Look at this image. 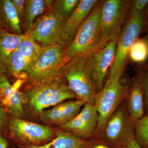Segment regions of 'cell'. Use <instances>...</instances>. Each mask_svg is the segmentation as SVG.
<instances>
[{
	"label": "cell",
	"mask_w": 148,
	"mask_h": 148,
	"mask_svg": "<svg viewBox=\"0 0 148 148\" xmlns=\"http://www.w3.org/2000/svg\"><path fill=\"white\" fill-rule=\"evenodd\" d=\"M64 49L58 44L45 48L24 81L25 86L62 75L68 63L64 56Z\"/></svg>",
	"instance_id": "obj_9"
},
{
	"label": "cell",
	"mask_w": 148,
	"mask_h": 148,
	"mask_svg": "<svg viewBox=\"0 0 148 148\" xmlns=\"http://www.w3.org/2000/svg\"><path fill=\"white\" fill-rule=\"evenodd\" d=\"M116 148H142L135 141V137L130 139L127 143Z\"/></svg>",
	"instance_id": "obj_31"
},
{
	"label": "cell",
	"mask_w": 148,
	"mask_h": 148,
	"mask_svg": "<svg viewBox=\"0 0 148 148\" xmlns=\"http://www.w3.org/2000/svg\"><path fill=\"white\" fill-rule=\"evenodd\" d=\"M98 122L99 115L94 104L86 103L73 119L56 127L82 140H88L94 136Z\"/></svg>",
	"instance_id": "obj_10"
},
{
	"label": "cell",
	"mask_w": 148,
	"mask_h": 148,
	"mask_svg": "<svg viewBox=\"0 0 148 148\" xmlns=\"http://www.w3.org/2000/svg\"><path fill=\"white\" fill-rule=\"evenodd\" d=\"M134 137L142 148H148V114L134 121Z\"/></svg>",
	"instance_id": "obj_25"
},
{
	"label": "cell",
	"mask_w": 148,
	"mask_h": 148,
	"mask_svg": "<svg viewBox=\"0 0 148 148\" xmlns=\"http://www.w3.org/2000/svg\"><path fill=\"white\" fill-rule=\"evenodd\" d=\"M148 5V0H134L131 1L129 12H142Z\"/></svg>",
	"instance_id": "obj_27"
},
{
	"label": "cell",
	"mask_w": 148,
	"mask_h": 148,
	"mask_svg": "<svg viewBox=\"0 0 148 148\" xmlns=\"http://www.w3.org/2000/svg\"><path fill=\"white\" fill-rule=\"evenodd\" d=\"M52 0H26L23 17L26 33H30L36 18L50 10Z\"/></svg>",
	"instance_id": "obj_20"
},
{
	"label": "cell",
	"mask_w": 148,
	"mask_h": 148,
	"mask_svg": "<svg viewBox=\"0 0 148 148\" xmlns=\"http://www.w3.org/2000/svg\"><path fill=\"white\" fill-rule=\"evenodd\" d=\"M31 70L26 59L15 49L9 59L6 74L21 80L24 82Z\"/></svg>",
	"instance_id": "obj_22"
},
{
	"label": "cell",
	"mask_w": 148,
	"mask_h": 148,
	"mask_svg": "<svg viewBox=\"0 0 148 148\" xmlns=\"http://www.w3.org/2000/svg\"><path fill=\"white\" fill-rule=\"evenodd\" d=\"M137 76L141 80L144 86L145 114H148V69H140Z\"/></svg>",
	"instance_id": "obj_26"
},
{
	"label": "cell",
	"mask_w": 148,
	"mask_h": 148,
	"mask_svg": "<svg viewBox=\"0 0 148 148\" xmlns=\"http://www.w3.org/2000/svg\"><path fill=\"white\" fill-rule=\"evenodd\" d=\"M121 76H109L103 88L95 95L94 105L99 115V122L93 138L99 136L109 118L125 100L130 81L123 84Z\"/></svg>",
	"instance_id": "obj_5"
},
{
	"label": "cell",
	"mask_w": 148,
	"mask_h": 148,
	"mask_svg": "<svg viewBox=\"0 0 148 148\" xmlns=\"http://www.w3.org/2000/svg\"><path fill=\"white\" fill-rule=\"evenodd\" d=\"M25 105L23 92L10 84L6 74L0 73V106L9 117L25 119Z\"/></svg>",
	"instance_id": "obj_12"
},
{
	"label": "cell",
	"mask_w": 148,
	"mask_h": 148,
	"mask_svg": "<svg viewBox=\"0 0 148 148\" xmlns=\"http://www.w3.org/2000/svg\"><path fill=\"white\" fill-rule=\"evenodd\" d=\"M26 34V38L18 44L16 49L26 59L32 70L45 48L37 43L31 33Z\"/></svg>",
	"instance_id": "obj_21"
},
{
	"label": "cell",
	"mask_w": 148,
	"mask_h": 148,
	"mask_svg": "<svg viewBox=\"0 0 148 148\" xmlns=\"http://www.w3.org/2000/svg\"><path fill=\"white\" fill-rule=\"evenodd\" d=\"M56 137L46 144L39 146H17L18 148H86L90 140H82L65 132L56 127H53Z\"/></svg>",
	"instance_id": "obj_17"
},
{
	"label": "cell",
	"mask_w": 148,
	"mask_h": 148,
	"mask_svg": "<svg viewBox=\"0 0 148 148\" xmlns=\"http://www.w3.org/2000/svg\"><path fill=\"white\" fill-rule=\"evenodd\" d=\"M86 148H116L99 138H93Z\"/></svg>",
	"instance_id": "obj_28"
},
{
	"label": "cell",
	"mask_w": 148,
	"mask_h": 148,
	"mask_svg": "<svg viewBox=\"0 0 148 148\" xmlns=\"http://www.w3.org/2000/svg\"><path fill=\"white\" fill-rule=\"evenodd\" d=\"M0 28L11 34L23 35L21 20L11 0H0Z\"/></svg>",
	"instance_id": "obj_18"
},
{
	"label": "cell",
	"mask_w": 148,
	"mask_h": 148,
	"mask_svg": "<svg viewBox=\"0 0 148 148\" xmlns=\"http://www.w3.org/2000/svg\"><path fill=\"white\" fill-rule=\"evenodd\" d=\"M103 1L96 4L72 42L64 49V55L67 62L74 57L87 56L98 49L101 40L100 15Z\"/></svg>",
	"instance_id": "obj_2"
},
{
	"label": "cell",
	"mask_w": 148,
	"mask_h": 148,
	"mask_svg": "<svg viewBox=\"0 0 148 148\" xmlns=\"http://www.w3.org/2000/svg\"><path fill=\"white\" fill-rule=\"evenodd\" d=\"M128 57L133 63L142 64L148 59V44L144 38H138L130 49Z\"/></svg>",
	"instance_id": "obj_24"
},
{
	"label": "cell",
	"mask_w": 148,
	"mask_h": 148,
	"mask_svg": "<svg viewBox=\"0 0 148 148\" xmlns=\"http://www.w3.org/2000/svg\"><path fill=\"white\" fill-rule=\"evenodd\" d=\"M63 21L51 11L35 20L30 33L44 48L58 44Z\"/></svg>",
	"instance_id": "obj_13"
},
{
	"label": "cell",
	"mask_w": 148,
	"mask_h": 148,
	"mask_svg": "<svg viewBox=\"0 0 148 148\" xmlns=\"http://www.w3.org/2000/svg\"><path fill=\"white\" fill-rule=\"evenodd\" d=\"M20 20L22 19L25 12V0H11Z\"/></svg>",
	"instance_id": "obj_29"
},
{
	"label": "cell",
	"mask_w": 148,
	"mask_h": 148,
	"mask_svg": "<svg viewBox=\"0 0 148 148\" xmlns=\"http://www.w3.org/2000/svg\"><path fill=\"white\" fill-rule=\"evenodd\" d=\"M145 21L144 11L129 12L117 42L115 56L109 76L122 75L127 63L130 49L138 38L144 27Z\"/></svg>",
	"instance_id": "obj_6"
},
{
	"label": "cell",
	"mask_w": 148,
	"mask_h": 148,
	"mask_svg": "<svg viewBox=\"0 0 148 148\" xmlns=\"http://www.w3.org/2000/svg\"><path fill=\"white\" fill-rule=\"evenodd\" d=\"M68 86L78 100L94 104L95 91L87 56L72 58L65 65L62 73Z\"/></svg>",
	"instance_id": "obj_3"
},
{
	"label": "cell",
	"mask_w": 148,
	"mask_h": 148,
	"mask_svg": "<svg viewBox=\"0 0 148 148\" xmlns=\"http://www.w3.org/2000/svg\"><path fill=\"white\" fill-rule=\"evenodd\" d=\"M134 137V121L130 116L125 100L109 118L97 138L116 148Z\"/></svg>",
	"instance_id": "obj_8"
},
{
	"label": "cell",
	"mask_w": 148,
	"mask_h": 148,
	"mask_svg": "<svg viewBox=\"0 0 148 148\" xmlns=\"http://www.w3.org/2000/svg\"><path fill=\"white\" fill-rule=\"evenodd\" d=\"M8 142L3 136L1 132H0V148H8Z\"/></svg>",
	"instance_id": "obj_32"
},
{
	"label": "cell",
	"mask_w": 148,
	"mask_h": 148,
	"mask_svg": "<svg viewBox=\"0 0 148 148\" xmlns=\"http://www.w3.org/2000/svg\"><path fill=\"white\" fill-rule=\"evenodd\" d=\"M117 41L107 44L104 47L92 51L87 56L92 82L96 93L103 88L109 68L112 65Z\"/></svg>",
	"instance_id": "obj_11"
},
{
	"label": "cell",
	"mask_w": 148,
	"mask_h": 148,
	"mask_svg": "<svg viewBox=\"0 0 148 148\" xmlns=\"http://www.w3.org/2000/svg\"><path fill=\"white\" fill-rule=\"evenodd\" d=\"M13 148H18L17 147H15V146H14Z\"/></svg>",
	"instance_id": "obj_35"
},
{
	"label": "cell",
	"mask_w": 148,
	"mask_h": 148,
	"mask_svg": "<svg viewBox=\"0 0 148 148\" xmlns=\"http://www.w3.org/2000/svg\"><path fill=\"white\" fill-rule=\"evenodd\" d=\"M125 101L127 112L133 121L145 115L144 86L137 76L130 81Z\"/></svg>",
	"instance_id": "obj_16"
},
{
	"label": "cell",
	"mask_w": 148,
	"mask_h": 148,
	"mask_svg": "<svg viewBox=\"0 0 148 148\" xmlns=\"http://www.w3.org/2000/svg\"><path fill=\"white\" fill-rule=\"evenodd\" d=\"M131 1H103L100 15L101 40L98 49L118 41L130 8Z\"/></svg>",
	"instance_id": "obj_4"
},
{
	"label": "cell",
	"mask_w": 148,
	"mask_h": 148,
	"mask_svg": "<svg viewBox=\"0 0 148 148\" xmlns=\"http://www.w3.org/2000/svg\"><path fill=\"white\" fill-rule=\"evenodd\" d=\"M85 103L78 99L64 101L42 112L38 116L40 120L50 127L66 124L76 116Z\"/></svg>",
	"instance_id": "obj_15"
},
{
	"label": "cell",
	"mask_w": 148,
	"mask_h": 148,
	"mask_svg": "<svg viewBox=\"0 0 148 148\" xmlns=\"http://www.w3.org/2000/svg\"><path fill=\"white\" fill-rule=\"evenodd\" d=\"M143 38H144L147 41V42L148 44V34H147V35H146V36H145V37H143Z\"/></svg>",
	"instance_id": "obj_34"
},
{
	"label": "cell",
	"mask_w": 148,
	"mask_h": 148,
	"mask_svg": "<svg viewBox=\"0 0 148 148\" xmlns=\"http://www.w3.org/2000/svg\"><path fill=\"white\" fill-rule=\"evenodd\" d=\"M80 0L53 1L50 11L61 21L67 19L78 5Z\"/></svg>",
	"instance_id": "obj_23"
},
{
	"label": "cell",
	"mask_w": 148,
	"mask_h": 148,
	"mask_svg": "<svg viewBox=\"0 0 148 148\" xmlns=\"http://www.w3.org/2000/svg\"><path fill=\"white\" fill-rule=\"evenodd\" d=\"M22 92L27 113L29 112L35 116H39L45 109L64 101L78 99L63 74L25 86Z\"/></svg>",
	"instance_id": "obj_1"
},
{
	"label": "cell",
	"mask_w": 148,
	"mask_h": 148,
	"mask_svg": "<svg viewBox=\"0 0 148 148\" xmlns=\"http://www.w3.org/2000/svg\"><path fill=\"white\" fill-rule=\"evenodd\" d=\"M8 116L5 110L0 106V132L4 127H7L9 120Z\"/></svg>",
	"instance_id": "obj_30"
},
{
	"label": "cell",
	"mask_w": 148,
	"mask_h": 148,
	"mask_svg": "<svg viewBox=\"0 0 148 148\" xmlns=\"http://www.w3.org/2000/svg\"><path fill=\"white\" fill-rule=\"evenodd\" d=\"M8 127L10 138L17 146H39L56 137L53 127L25 119L9 117Z\"/></svg>",
	"instance_id": "obj_7"
},
{
	"label": "cell",
	"mask_w": 148,
	"mask_h": 148,
	"mask_svg": "<svg viewBox=\"0 0 148 148\" xmlns=\"http://www.w3.org/2000/svg\"><path fill=\"white\" fill-rule=\"evenodd\" d=\"M26 36V34L21 35L11 34L0 28V73L6 74L11 55Z\"/></svg>",
	"instance_id": "obj_19"
},
{
	"label": "cell",
	"mask_w": 148,
	"mask_h": 148,
	"mask_svg": "<svg viewBox=\"0 0 148 148\" xmlns=\"http://www.w3.org/2000/svg\"><path fill=\"white\" fill-rule=\"evenodd\" d=\"M98 1L97 0H80L76 8L63 22L58 45L65 48L69 45L81 25Z\"/></svg>",
	"instance_id": "obj_14"
},
{
	"label": "cell",
	"mask_w": 148,
	"mask_h": 148,
	"mask_svg": "<svg viewBox=\"0 0 148 148\" xmlns=\"http://www.w3.org/2000/svg\"><path fill=\"white\" fill-rule=\"evenodd\" d=\"M146 25L148 31V6L146 14H145V21L144 27Z\"/></svg>",
	"instance_id": "obj_33"
}]
</instances>
